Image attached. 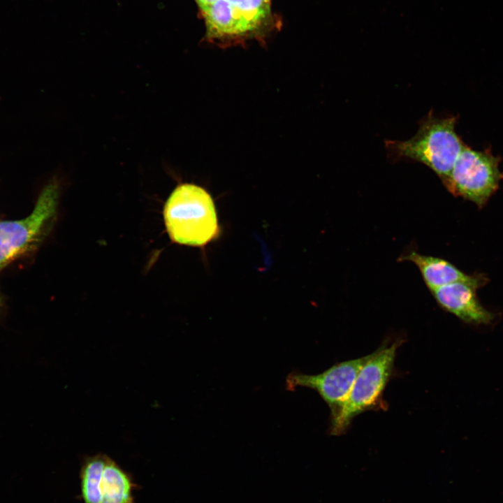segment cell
Returning a JSON list of instances; mask_svg holds the SVG:
<instances>
[{"label":"cell","mask_w":503,"mask_h":503,"mask_svg":"<svg viewBox=\"0 0 503 503\" xmlns=\"http://www.w3.org/2000/svg\"><path fill=\"white\" fill-rule=\"evenodd\" d=\"M458 117H437L430 111L417 133L404 140H386L390 156L421 163L433 170L442 183L449 177L465 143L455 131Z\"/></svg>","instance_id":"obj_1"},{"label":"cell","mask_w":503,"mask_h":503,"mask_svg":"<svg viewBox=\"0 0 503 503\" xmlns=\"http://www.w3.org/2000/svg\"><path fill=\"white\" fill-rule=\"evenodd\" d=\"M163 217L170 238L181 245L203 247L219 232L210 195L193 184H182L174 189L165 204Z\"/></svg>","instance_id":"obj_2"},{"label":"cell","mask_w":503,"mask_h":503,"mask_svg":"<svg viewBox=\"0 0 503 503\" xmlns=\"http://www.w3.org/2000/svg\"><path fill=\"white\" fill-rule=\"evenodd\" d=\"M398 346V342H395L372 353L358 372L347 399L338 411L330 416V435L342 434L356 416L379 406L393 370Z\"/></svg>","instance_id":"obj_3"},{"label":"cell","mask_w":503,"mask_h":503,"mask_svg":"<svg viewBox=\"0 0 503 503\" xmlns=\"http://www.w3.org/2000/svg\"><path fill=\"white\" fill-rule=\"evenodd\" d=\"M500 160L489 150L478 151L465 145L443 184L453 196L483 207L503 179V173L499 169Z\"/></svg>","instance_id":"obj_4"},{"label":"cell","mask_w":503,"mask_h":503,"mask_svg":"<svg viewBox=\"0 0 503 503\" xmlns=\"http://www.w3.org/2000/svg\"><path fill=\"white\" fill-rule=\"evenodd\" d=\"M57 198V184L50 183L39 195L29 216L0 221V270L38 245L55 212Z\"/></svg>","instance_id":"obj_5"},{"label":"cell","mask_w":503,"mask_h":503,"mask_svg":"<svg viewBox=\"0 0 503 503\" xmlns=\"http://www.w3.org/2000/svg\"><path fill=\"white\" fill-rule=\"evenodd\" d=\"M371 356L338 363L316 374L291 372L286 378V388L291 391L298 387L314 390L328 404L333 416L347 399L358 372Z\"/></svg>","instance_id":"obj_6"},{"label":"cell","mask_w":503,"mask_h":503,"mask_svg":"<svg viewBox=\"0 0 503 503\" xmlns=\"http://www.w3.org/2000/svg\"><path fill=\"white\" fill-rule=\"evenodd\" d=\"M476 289L467 282H455L430 291L441 307L460 320L472 324H488L494 314L479 302Z\"/></svg>","instance_id":"obj_7"},{"label":"cell","mask_w":503,"mask_h":503,"mask_svg":"<svg viewBox=\"0 0 503 503\" xmlns=\"http://www.w3.org/2000/svg\"><path fill=\"white\" fill-rule=\"evenodd\" d=\"M398 261H409L415 264L430 291L455 282H467L478 289L486 282V278L481 275H468L444 259L414 251L402 255Z\"/></svg>","instance_id":"obj_8"},{"label":"cell","mask_w":503,"mask_h":503,"mask_svg":"<svg viewBox=\"0 0 503 503\" xmlns=\"http://www.w3.org/2000/svg\"><path fill=\"white\" fill-rule=\"evenodd\" d=\"M134 488L130 475L108 456L99 486L100 503H134Z\"/></svg>","instance_id":"obj_9"},{"label":"cell","mask_w":503,"mask_h":503,"mask_svg":"<svg viewBox=\"0 0 503 503\" xmlns=\"http://www.w3.org/2000/svg\"><path fill=\"white\" fill-rule=\"evenodd\" d=\"M108 455L97 453L84 459L80 472L83 503H100L99 486Z\"/></svg>","instance_id":"obj_10"},{"label":"cell","mask_w":503,"mask_h":503,"mask_svg":"<svg viewBox=\"0 0 503 503\" xmlns=\"http://www.w3.org/2000/svg\"><path fill=\"white\" fill-rule=\"evenodd\" d=\"M2 305H3V300H2V297H1V293H0V309H1V307H2Z\"/></svg>","instance_id":"obj_11"}]
</instances>
